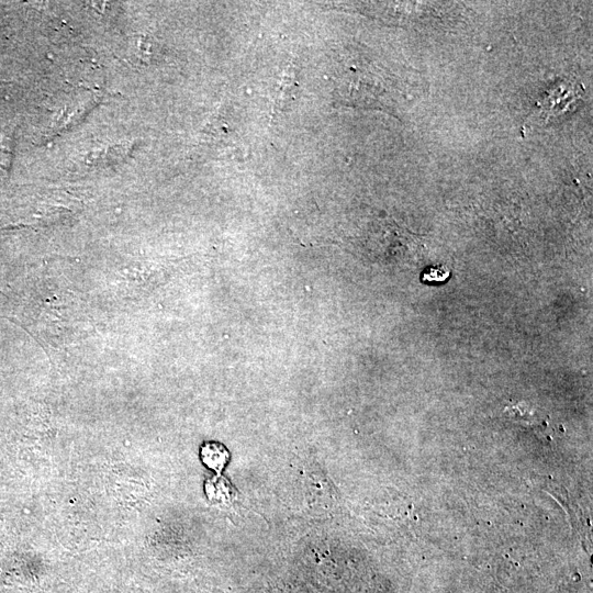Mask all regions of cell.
Listing matches in <instances>:
<instances>
[{
	"label": "cell",
	"instance_id": "3957f363",
	"mask_svg": "<svg viewBox=\"0 0 593 593\" xmlns=\"http://www.w3.org/2000/svg\"><path fill=\"white\" fill-rule=\"evenodd\" d=\"M450 271L441 265L427 267L422 273V281L425 283H439L448 279Z\"/></svg>",
	"mask_w": 593,
	"mask_h": 593
},
{
	"label": "cell",
	"instance_id": "6da1fadb",
	"mask_svg": "<svg viewBox=\"0 0 593 593\" xmlns=\"http://www.w3.org/2000/svg\"><path fill=\"white\" fill-rule=\"evenodd\" d=\"M227 450L219 443L206 441L201 447V457L205 466L220 471L227 461Z\"/></svg>",
	"mask_w": 593,
	"mask_h": 593
},
{
	"label": "cell",
	"instance_id": "7a4b0ae2",
	"mask_svg": "<svg viewBox=\"0 0 593 593\" xmlns=\"http://www.w3.org/2000/svg\"><path fill=\"white\" fill-rule=\"evenodd\" d=\"M295 91H296L295 75L293 71L290 72V70L288 69V72L284 74L280 80L279 90L276 97L275 108L281 109L283 105L286 107L290 100H293L295 98Z\"/></svg>",
	"mask_w": 593,
	"mask_h": 593
}]
</instances>
